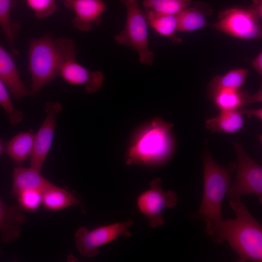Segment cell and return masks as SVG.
<instances>
[{"label":"cell","mask_w":262,"mask_h":262,"mask_svg":"<svg viewBox=\"0 0 262 262\" xmlns=\"http://www.w3.org/2000/svg\"><path fill=\"white\" fill-rule=\"evenodd\" d=\"M234 219H221L206 224L205 232L218 244L227 241L238 256V261H262V227L240 198L230 199Z\"/></svg>","instance_id":"obj_1"},{"label":"cell","mask_w":262,"mask_h":262,"mask_svg":"<svg viewBox=\"0 0 262 262\" xmlns=\"http://www.w3.org/2000/svg\"><path fill=\"white\" fill-rule=\"evenodd\" d=\"M74 41L65 37L53 38L46 35L29 41L28 69L31 75V96L38 94L60 74L63 64L75 60Z\"/></svg>","instance_id":"obj_2"},{"label":"cell","mask_w":262,"mask_h":262,"mask_svg":"<svg viewBox=\"0 0 262 262\" xmlns=\"http://www.w3.org/2000/svg\"><path fill=\"white\" fill-rule=\"evenodd\" d=\"M173 127L160 117L145 125L125 154L126 164L156 166L166 162L175 150Z\"/></svg>","instance_id":"obj_3"},{"label":"cell","mask_w":262,"mask_h":262,"mask_svg":"<svg viewBox=\"0 0 262 262\" xmlns=\"http://www.w3.org/2000/svg\"><path fill=\"white\" fill-rule=\"evenodd\" d=\"M203 192L195 217L203 219L206 224L222 218V204L231 183V176L236 168L235 163L227 165L217 164L208 151L202 156Z\"/></svg>","instance_id":"obj_4"},{"label":"cell","mask_w":262,"mask_h":262,"mask_svg":"<svg viewBox=\"0 0 262 262\" xmlns=\"http://www.w3.org/2000/svg\"><path fill=\"white\" fill-rule=\"evenodd\" d=\"M126 8L127 16L124 29L115 36L116 42L135 50L142 64H152L154 53L149 49L148 23L145 12L140 8L138 0H119Z\"/></svg>","instance_id":"obj_5"},{"label":"cell","mask_w":262,"mask_h":262,"mask_svg":"<svg viewBox=\"0 0 262 262\" xmlns=\"http://www.w3.org/2000/svg\"><path fill=\"white\" fill-rule=\"evenodd\" d=\"M132 219L97 227L89 230L85 226L78 228L74 240L78 251L87 258L96 256L100 247L121 237L131 235L130 229L133 225Z\"/></svg>","instance_id":"obj_6"},{"label":"cell","mask_w":262,"mask_h":262,"mask_svg":"<svg viewBox=\"0 0 262 262\" xmlns=\"http://www.w3.org/2000/svg\"><path fill=\"white\" fill-rule=\"evenodd\" d=\"M237 158L236 177L227 195L231 199L240 198L242 196L252 194L262 201V167L245 151L242 146L233 143Z\"/></svg>","instance_id":"obj_7"},{"label":"cell","mask_w":262,"mask_h":262,"mask_svg":"<svg viewBox=\"0 0 262 262\" xmlns=\"http://www.w3.org/2000/svg\"><path fill=\"white\" fill-rule=\"evenodd\" d=\"M261 19L249 8L233 7L221 11L212 26L239 39H259L262 36Z\"/></svg>","instance_id":"obj_8"},{"label":"cell","mask_w":262,"mask_h":262,"mask_svg":"<svg viewBox=\"0 0 262 262\" xmlns=\"http://www.w3.org/2000/svg\"><path fill=\"white\" fill-rule=\"evenodd\" d=\"M149 185V189L137 197L136 205L139 212L147 219L149 226L155 229L164 223L162 216L164 210L175 206L178 198L174 192L163 189L160 178L153 180Z\"/></svg>","instance_id":"obj_9"},{"label":"cell","mask_w":262,"mask_h":262,"mask_svg":"<svg viewBox=\"0 0 262 262\" xmlns=\"http://www.w3.org/2000/svg\"><path fill=\"white\" fill-rule=\"evenodd\" d=\"M44 109L46 115L34 134L33 147L30 155V167L40 172L52 143L57 115L63 110L61 103L51 101L45 103Z\"/></svg>","instance_id":"obj_10"},{"label":"cell","mask_w":262,"mask_h":262,"mask_svg":"<svg viewBox=\"0 0 262 262\" xmlns=\"http://www.w3.org/2000/svg\"><path fill=\"white\" fill-rule=\"evenodd\" d=\"M69 8L75 14L71 22L72 26L81 31L88 32L95 26L100 25L106 4L102 0H73Z\"/></svg>","instance_id":"obj_11"},{"label":"cell","mask_w":262,"mask_h":262,"mask_svg":"<svg viewBox=\"0 0 262 262\" xmlns=\"http://www.w3.org/2000/svg\"><path fill=\"white\" fill-rule=\"evenodd\" d=\"M60 76L67 83L72 85H82L86 92L93 94L101 87L104 75L100 71H91L75 61L66 62L60 71Z\"/></svg>","instance_id":"obj_12"},{"label":"cell","mask_w":262,"mask_h":262,"mask_svg":"<svg viewBox=\"0 0 262 262\" xmlns=\"http://www.w3.org/2000/svg\"><path fill=\"white\" fill-rule=\"evenodd\" d=\"M25 219L19 206H7L0 197V233L3 243H11L20 237Z\"/></svg>","instance_id":"obj_13"},{"label":"cell","mask_w":262,"mask_h":262,"mask_svg":"<svg viewBox=\"0 0 262 262\" xmlns=\"http://www.w3.org/2000/svg\"><path fill=\"white\" fill-rule=\"evenodd\" d=\"M0 78L16 100L28 95L29 90L22 81L12 56L0 45Z\"/></svg>","instance_id":"obj_14"},{"label":"cell","mask_w":262,"mask_h":262,"mask_svg":"<svg viewBox=\"0 0 262 262\" xmlns=\"http://www.w3.org/2000/svg\"><path fill=\"white\" fill-rule=\"evenodd\" d=\"M53 183L40 172L32 167L17 166L14 168L11 195L16 196L22 192L38 191L43 192Z\"/></svg>","instance_id":"obj_15"},{"label":"cell","mask_w":262,"mask_h":262,"mask_svg":"<svg viewBox=\"0 0 262 262\" xmlns=\"http://www.w3.org/2000/svg\"><path fill=\"white\" fill-rule=\"evenodd\" d=\"M220 111L237 110L245 106L262 101L261 88L256 93L250 95L245 90L224 89L209 96Z\"/></svg>","instance_id":"obj_16"},{"label":"cell","mask_w":262,"mask_h":262,"mask_svg":"<svg viewBox=\"0 0 262 262\" xmlns=\"http://www.w3.org/2000/svg\"><path fill=\"white\" fill-rule=\"evenodd\" d=\"M212 13V9L209 3L196 2L193 7H188L177 15L178 31H194L205 27L206 16Z\"/></svg>","instance_id":"obj_17"},{"label":"cell","mask_w":262,"mask_h":262,"mask_svg":"<svg viewBox=\"0 0 262 262\" xmlns=\"http://www.w3.org/2000/svg\"><path fill=\"white\" fill-rule=\"evenodd\" d=\"M42 205L49 211L62 210L75 205L82 207L81 201L75 194L54 184L42 192Z\"/></svg>","instance_id":"obj_18"},{"label":"cell","mask_w":262,"mask_h":262,"mask_svg":"<svg viewBox=\"0 0 262 262\" xmlns=\"http://www.w3.org/2000/svg\"><path fill=\"white\" fill-rule=\"evenodd\" d=\"M239 109L220 111L216 116L206 121V128L210 131L233 133L243 127L244 121Z\"/></svg>","instance_id":"obj_19"},{"label":"cell","mask_w":262,"mask_h":262,"mask_svg":"<svg viewBox=\"0 0 262 262\" xmlns=\"http://www.w3.org/2000/svg\"><path fill=\"white\" fill-rule=\"evenodd\" d=\"M34 139V134L31 132H19L5 144L4 152L17 166H20L30 157Z\"/></svg>","instance_id":"obj_20"},{"label":"cell","mask_w":262,"mask_h":262,"mask_svg":"<svg viewBox=\"0 0 262 262\" xmlns=\"http://www.w3.org/2000/svg\"><path fill=\"white\" fill-rule=\"evenodd\" d=\"M145 12L148 25L156 32L161 35L171 38L174 43L181 42L175 35L178 27L177 15L159 14L148 10H145Z\"/></svg>","instance_id":"obj_21"},{"label":"cell","mask_w":262,"mask_h":262,"mask_svg":"<svg viewBox=\"0 0 262 262\" xmlns=\"http://www.w3.org/2000/svg\"><path fill=\"white\" fill-rule=\"evenodd\" d=\"M248 73L245 68L232 69L222 76L216 75L208 86V95L224 89H240L244 83Z\"/></svg>","instance_id":"obj_22"},{"label":"cell","mask_w":262,"mask_h":262,"mask_svg":"<svg viewBox=\"0 0 262 262\" xmlns=\"http://www.w3.org/2000/svg\"><path fill=\"white\" fill-rule=\"evenodd\" d=\"M12 0H0V26L14 54L18 53L15 46V40L20 29L19 25L11 18Z\"/></svg>","instance_id":"obj_23"},{"label":"cell","mask_w":262,"mask_h":262,"mask_svg":"<svg viewBox=\"0 0 262 262\" xmlns=\"http://www.w3.org/2000/svg\"><path fill=\"white\" fill-rule=\"evenodd\" d=\"M0 105L8 116L9 122L11 125H16L23 119V114L14 106L9 94V91L0 78Z\"/></svg>","instance_id":"obj_24"},{"label":"cell","mask_w":262,"mask_h":262,"mask_svg":"<svg viewBox=\"0 0 262 262\" xmlns=\"http://www.w3.org/2000/svg\"><path fill=\"white\" fill-rule=\"evenodd\" d=\"M18 206L23 210L34 212L42 205V192L28 191L21 193L16 196Z\"/></svg>","instance_id":"obj_25"},{"label":"cell","mask_w":262,"mask_h":262,"mask_svg":"<svg viewBox=\"0 0 262 262\" xmlns=\"http://www.w3.org/2000/svg\"><path fill=\"white\" fill-rule=\"evenodd\" d=\"M36 18L45 19L51 16L56 10V0H25Z\"/></svg>","instance_id":"obj_26"},{"label":"cell","mask_w":262,"mask_h":262,"mask_svg":"<svg viewBox=\"0 0 262 262\" xmlns=\"http://www.w3.org/2000/svg\"><path fill=\"white\" fill-rule=\"evenodd\" d=\"M192 0H164L159 6L150 11L159 14L177 15L188 7L191 4Z\"/></svg>","instance_id":"obj_27"},{"label":"cell","mask_w":262,"mask_h":262,"mask_svg":"<svg viewBox=\"0 0 262 262\" xmlns=\"http://www.w3.org/2000/svg\"><path fill=\"white\" fill-rule=\"evenodd\" d=\"M239 110L242 115H246L248 117H255L257 118L262 119V109L259 108L257 109H239Z\"/></svg>","instance_id":"obj_28"},{"label":"cell","mask_w":262,"mask_h":262,"mask_svg":"<svg viewBox=\"0 0 262 262\" xmlns=\"http://www.w3.org/2000/svg\"><path fill=\"white\" fill-rule=\"evenodd\" d=\"M252 4L248 7L252 10L259 18L262 19V0H251Z\"/></svg>","instance_id":"obj_29"},{"label":"cell","mask_w":262,"mask_h":262,"mask_svg":"<svg viewBox=\"0 0 262 262\" xmlns=\"http://www.w3.org/2000/svg\"><path fill=\"white\" fill-rule=\"evenodd\" d=\"M164 0H143V5L145 10H153L161 5Z\"/></svg>","instance_id":"obj_30"},{"label":"cell","mask_w":262,"mask_h":262,"mask_svg":"<svg viewBox=\"0 0 262 262\" xmlns=\"http://www.w3.org/2000/svg\"><path fill=\"white\" fill-rule=\"evenodd\" d=\"M254 69L261 76L262 75V53L260 52L252 61Z\"/></svg>","instance_id":"obj_31"},{"label":"cell","mask_w":262,"mask_h":262,"mask_svg":"<svg viewBox=\"0 0 262 262\" xmlns=\"http://www.w3.org/2000/svg\"><path fill=\"white\" fill-rule=\"evenodd\" d=\"M5 145L4 140L0 138V156H1L4 152Z\"/></svg>","instance_id":"obj_32"},{"label":"cell","mask_w":262,"mask_h":262,"mask_svg":"<svg viewBox=\"0 0 262 262\" xmlns=\"http://www.w3.org/2000/svg\"><path fill=\"white\" fill-rule=\"evenodd\" d=\"M62 0L64 1L66 6L68 8H69L70 5L71 4V2L73 1V0Z\"/></svg>","instance_id":"obj_33"}]
</instances>
